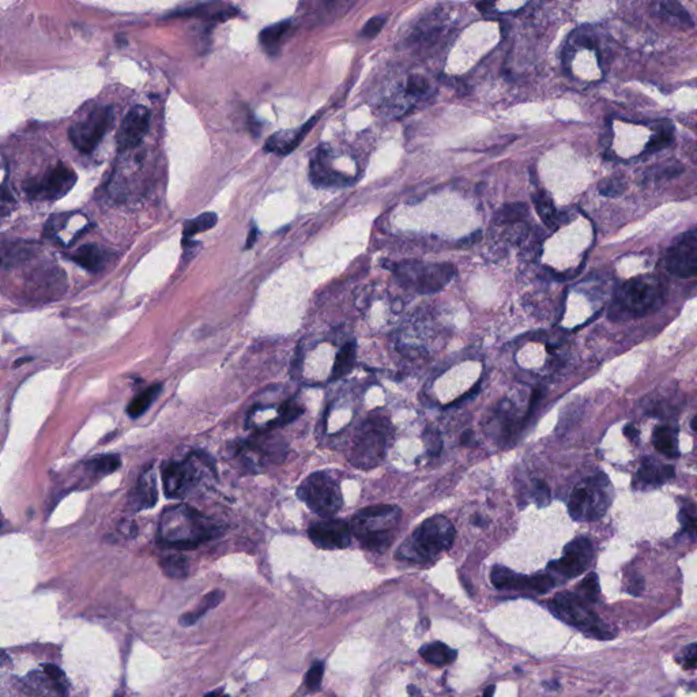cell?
I'll list each match as a JSON object with an SVG mask.
<instances>
[{"label": "cell", "mask_w": 697, "mask_h": 697, "mask_svg": "<svg viewBox=\"0 0 697 697\" xmlns=\"http://www.w3.org/2000/svg\"><path fill=\"white\" fill-rule=\"evenodd\" d=\"M218 533L212 520L185 504L166 508L158 524V541L178 549H194Z\"/></svg>", "instance_id": "cell-1"}, {"label": "cell", "mask_w": 697, "mask_h": 697, "mask_svg": "<svg viewBox=\"0 0 697 697\" xmlns=\"http://www.w3.org/2000/svg\"><path fill=\"white\" fill-rule=\"evenodd\" d=\"M454 539L455 527L451 520L436 515L422 522L402 544L396 556L401 560L423 564L450 549Z\"/></svg>", "instance_id": "cell-2"}, {"label": "cell", "mask_w": 697, "mask_h": 697, "mask_svg": "<svg viewBox=\"0 0 697 697\" xmlns=\"http://www.w3.org/2000/svg\"><path fill=\"white\" fill-rule=\"evenodd\" d=\"M402 512L395 505H373L361 509L352 520L350 530L360 544L373 551L389 549Z\"/></svg>", "instance_id": "cell-3"}, {"label": "cell", "mask_w": 697, "mask_h": 697, "mask_svg": "<svg viewBox=\"0 0 697 697\" xmlns=\"http://www.w3.org/2000/svg\"><path fill=\"white\" fill-rule=\"evenodd\" d=\"M664 300L665 285L658 278L637 276L618 289L610 315L613 319L640 318L659 308Z\"/></svg>", "instance_id": "cell-4"}, {"label": "cell", "mask_w": 697, "mask_h": 697, "mask_svg": "<svg viewBox=\"0 0 697 697\" xmlns=\"http://www.w3.org/2000/svg\"><path fill=\"white\" fill-rule=\"evenodd\" d=\"M613 500V487L606 474L598 472L573 487L568 509L578 522H595L603 518Z\"/></svg>", "instance_id": "cell-5"}, {"label": "cell", "mask_w": 697, "mask_h": 697, "mask_svg": "<svg viewBox=\"0 0 697 697\" xmlns=\"http://www.w3.org/2000/svg\"><path fill=\"white\" fill-rule=\"evenodd\" d=\"M551 613L568 625L580 630L590 637L609 640L613 633L607 625L597 616L585 600H582L576 593H560L548 603Z\"/></svg>", "instance_id": "cell-6"}, {"label": "cell", "mask_w": 697, "mask_h": 697, "mask_svg": "<svg viewBox=\"0 0 697 697\" xmlns=\"http://www.w3.org/2000/svg\"><path fill=\"white\" fill-rule=\"evenodd\" d=\"M389 425L384 418L371 417L355 436L349 460L360 470H371L382 463L387 451Z\"/></svg>", "instance_id": "cell-7"}, {"label": "cell", "mask_w": 697, "mask_h": 697, "mask_svg": "<svg viewBox=\"0 0 697 697\" xmlns=\"http://www.w3.org/2000/svg\"><path fill=\"white\" fill-rule=\"evenodd\" d=\"M398 282L407 289L421 294L438 292L454 278L451 264H428L420 261H404L394 269Z\"/></svg>", "instance_id": "cell-8"}, {"label": "cell", "mask_w": 697, "mask_h": 697, "mask_svg": "<svg viewBox=\"0 0 697 697\" xmlns=\"http://www.w3.org/2000/svg\"><path fill=\"white\" fill-rule=\"evenodd\" d=\"M297 496L322 518H331L342 508L343 496L338 482L325 471L310 474L297 489Z\"/></svg>", "instance_id": "cell-9"}, {"label": "cell", "mask_w": 697, "mask_h": 697, "mask_svg": "<svg viewBox=\"0 0 697 697\" xmlns=\"http://www.w3.org/2000/svg\"><path fill=\"white\" fill-rule=\"evenodd\" d=\"M205 466H212V463L203 453H195L181 462L166 463L163 469L165 496L176 500L185 497L199 484Z\"/></svg>", "instance_id": "cell-10"}, {"label": "cell", "mask_w": 697, "mask_h": 697, "mask_svg": "<svg viewBox=\"0 0 697 697\" xmlns=\"http://www.w3.org/2000/svg\"><path fill=\"white\" fill-rule=\"evenodd\" d=\"M114 124V111L101 108L89 114L85 120L75 123L68 136L72 145L82 153H92Z\"/></svg>", "instance_id": "cell-11"}, {"label": "cell", "mask_w": 697, "mask_h": 697, "mask_svg": "<svg viewBox=\"0 0 697 697\" xmlns=\"http://www.w3.org/2000/svg\"><path fill=\"white\" fill-rule=\"evenodd\" d=\"M77 183L75 172L65 163H58L38 180L25 184V191L31 198L44 200H58L68 194Z\"/></svg>", "instance_id": "cell-12"}, {"label": "cell", "mask_w": 697, "mask_h": 697, "mask_svg": "<svg viewBox=\"0 0 697 697\" xmlns=\"http://www.w3.org/2000/svg\"><path fill=\"white\" fill-rule=\"evenodd\" d=\"M593 557L594 549L591 541L587 536H578L566 546L561 558L549 564L551 575L553 578L558 576L563 579H573L590 567Z\"/></svg>", "instance_id": "cell-13"}, {"label": "cell", "mask_w": 697, "mask_h": 697, "mask_svg": "<svg viewBox=\"0 0 697 697\" xmlns=\"http://www.w3.org/2000/svg\"><path fill=\"white\" fill-rule=\"evenodd\" d=\"M666 269L673 276L692 278L697 274V233L695 229L682 233L667 249Z\"/></svg>", "instance_id": "cell-14"}, {"label": "cell", "mask_w": 697, "mask_h": 697, "mask_svg": "<svg viewBox=\"0 0 697 697\" xmlns=\"http://www.w3.org/2000/svg\"><path fill=\"white\" fill-rule=\"evenodd\" d=\"M490 582L499 590L531 591L535 594H546L556 585V579L551 573L526 576L502 566L493 567L490 572Z\"/></svg>", "instance_id": "cell-15"}, {"label": "cell", "mask_w": 697, "mask_h": 697, "mask_svg": "<svg viewBox=\"0 0 697 697\" xmlns=\"http://www.w3.org/2000/svg\"><path fill=\"white\" fill-rule=\"evenodd\" d=\"M310 541L320 549L337 551L350 545L352 530L345 520L328 519L313 523L308 530Z\"/></svg>", "instance_id": "cell-16"}, {"label": "cell", "mask_w": 697, "mask_h": 697, "mask_svg": "<svg viewBox=\"0 0 697 697\" xmlns=\"http://www.w3.org/2000/svg\"><path fill=\"white\" fill-rule=\"evenodd\" d=\"M150 112L146 107L136 105L123 119L117 132V146L120 150H130L138 146L148 131Z\"/></svg>", "instance_id": "cell-17"}, {"label": "cell", "mask_w": 697, "mask_h": 697, "mask_svg": "<svg viewBox=\"0 0 697 697\" xmlns=\"http://www.w3.org/2000/svg\"><path fill=\"white\" fill-rule=\"evenodd\" d=\"M316 120L318 117H312L309 121L297 130H283L273 134L264 145L266 151L279 156H286L292 153L293 150L301 144V141L306 138L310 129L315 126Z\"/></svg>", "instance_id": "cell-18"}, {"label": "cell", "mask_w": 697, "mask_h": 697, "mask_svg": "<svg viewBox=\"0 0 697 697\" xmlns=\"http://www.w3.org/2000/svg\"><path fill=\"white\" fill-rule=\"evenodd\" d=\"M157 500H158V490H157L156 471L153 468H148L142 472L136 487L131 493V507L135 511L148 509L156 505Z\"/></svg>", "instance_id": "cell-19"}, {"label": "cell", "mask_w": 697, "mask_h": 697, "mask_svg": "<svg viewBox=\"0 0 697 697\" xmlns=\"http://www.w3.org/2000/svg\"><path fill=\"white\" fill-rule=\"evenodd\" d=\"M310 180L315 185L323 188H341L352 183V178L331 169L325 154H319L310 163Z\"/></svg>", "instance_id": "cell-20"}, {"label": "cell", "mask_w": 697, "mask_h": 697, "mask_svg": "<svg viewBox=\"0 0 697 697\" xmlns=\"http://www.w3.org/2000/svg\"><path fill=\"white\" fill-rule=\"evenodd\" d=\"M674 477V468L646 458L637 471V481L643 487H659Z\"/></svg>", "instance_id": "cell-21"}, {"label": "cell", "mask_w": 697, "mask_h": 697, "mask_svg": "<svg viewBox=\"0 0 697 697\" xmlns=\"http://www.w3.org/2000/svg\"><path fill=\"white\" fill-rule=\"evenodd\" d=\"M74 263L81 266L82 269L90 271V273H98L102 270L108 260H109V252L102 249L96 244H89L78 248L74 254L68 256Z\"/></svg>", "instance_id": "cell-22"}, {"label": "cell", "mask_w": 697, "mask_h": 697, "mask_svg": "<svg viewBox=\"0 0 697 697\" xmlns=\"http://www.w3.org/2000/svg\"><path fill=\"white\" fill-rule=\"evenodd\" d=\"M224 598H225L224 591H221V590L211 591L207 595H205L202 598L200 603L195 607L194 610H191V612H188V613H185V615L180 617V620H178L180 625H183V627H193L202 617L206 616L207 612L215 609L224 600Z\"/></svg>", "instance_id": "cell-23"}, {"label": "cell", "mask_w": 697, "mask_h": 697, "mask_svg": "<svg viewBox=\"0 0 697 697\" xmlns=\"http://www.w3.org/2000/svg\"><path fill=\"white\" fill-rule=\"evenodd\" d=\"M420 655L425 662L431 665L445 666L454 664L458 658V651L441 642H433L422 646Z\"/></svg>", "instance_id": "cell-24"}, {"label": "cell", "mask_w": 697, "mask_h": 697, "mask_svg": "<svg viewBox=\"0 0 697 697\" xmlns=\"http://www.w3.org/2000/svg\"><path fill=\"white\" fill-rule=\"evenodd\" d=\"M677 435H679V432L673 426H669V425L658 426L654 431V438H652L655 448L661 454L666 455V456L677 458L680 455Z\"/></svg>", "instance_id": "cell-25"}, {"label": "cell", "mask_w": 697, "mask_h": 697, "mask_svg": "<svg viewBox=\"0 0 697 697\" xmlns=\"http://www.w3.org/2000/svg\"><path fill=\"white\" fill-rule=\"evenodd\" d=\"M355 364H356V343L347 342L345 346H342L341 350L335 357L330 379L340 380L342 377H345L346 374L353 371Z\"/></svg>", "instance_id": "cell-26"}, {"label": "cell", "mask_w": 697, "mask_h": 697, "mask_svg": "<svg viewBox=\"0 0 697 697\" xmlns=\"http://www.w3.org/2000/svg\"><path fill=\"white\" fill-rule=\"evenodd\" d=\"M534 200L535 210L538 212L539 218L546 227L554 230L558 227V212L554 207V203L551 200V196L545 191H538L533 195Z\"/></svg>", "instance_id": "cell-27"}, {"label": "cell", "mask_w": 697, "mask_h": 697, "mask_svg": "<svg viewBox=\"0 0 697 697\" xmlns=\"http://www.w3.org/2000/svg\"><path fill=\"white\" fill-rule=\"evenodd\" d=\"M161 389H163L161 384H153L148 389L142 391L139 395H136L127 407V414L131 418H139L141 416H144L150 409V406L153 405L154 401L158 398Z\"/></svg>", "instance_id": "cell-28"}, {"label": "cell", "mask_w": 697, "mask_h": 697, "mask_svg": "<svg viewBox=\"0 0 697 697\" xmlns=\"http://www.w3.org/2000/svg\"><path fill=\"white\" fill-rule=\"evenodd\" d=\"M289 28H291V21L276 22L274 25L264 28L259 36L261 47L267 50H276V47L281 44L282 38L285 37V34L289 31Z\"/></svg>", "instance_id": "cell-29"}, {"label": "cell", "mask_w": 697, "mask_h": 697, "mask_svg": "<svg viewBox=\"0 0 697 697\" xmlns=\"http://www.w3.org/2000/svg\"><path fill=\"white\" fill-rule=\"evenodd\" d=\"M217 221H218V217L212 211L203 212V214L195 217L193 220H188L185 222V225H184V229H183L184 240H191L195 234L202 233V232H206V230H209L211 227H215L217 225Z\"/></svg>", "instance_id": "cell-30"}, {"label": "cell", "mask_w": 697, "mask_h": 697, "mask_svg": "<svg viewBox=\"0 0 697 697\" xmlns=\"http://www.w3.org/2000/svg\"><path fill=\"white\" fill-rule=\"evenodd\" d=\"M163 573L173 579H184L190 572V563L181 554H168L160 561Z\"/></svg>", "instance_id": "cell-31"}, {"label": "cell", "mask_w": 697, "mask_h": 697, "mask_svg": "<svg viewBox=\"0 0 697 697\" xmlns=\"http://www.w3.org/2000/svg\"><path fill=\"white\" fill-rule=\"evenodd\" d=\"M527 215H529V207L524 203L505 205L503 209H500L496 214V224L497 225L522 224L524 222Z\"/></svg>", "instance_id": "cell-32"}, {"label": "cell", "mask_w": 697, "mask_h": 697, "mask_svg": "<svg viewBox=\"0 0 697 697\" xmlns=\"http://www.w3.org/2000/svg\"><path fill=\"white\" fill-rule=\"evenodd\" d=\"M120 465L121 460L117 455H101L87 463V469L98 477H104L114 472L120 468Z\"/></svg>", "instance_id": "cell-33"}, {"label": "cell", "mask_w": 697, "mask_h": 697, "mask_svg": "<svg viewBox=\"0 0 697 697\" xmlns=\"http://www.w3.org/2000/svg\"><path fill=\"white\" fill-rule=\"evenodd\" d=\"M582 600L587 603H595L600 598V580L597 573L591 572L588 573L580 584L578 585V593H576Z\"/></svg>", "instance_id": "cell-34"}, {"label": "cell", "mask_w": 697, "mask_h": 697, "mask_svg": "<svg viewBox=\"0 0 697 697\" xmlns=\"http://www.w3.org/2000/svg\"><path fill=\"white\" fill-rule=\"evenodd\" d=\"M301 413H303V407L298 405L297 402L289 401L285 405L281 406L278 417H276V420L270 422L266 428L267 429H271V428H276V426H282V425L291 423L296 418H298L301 416Z\"/></svg>", "instance_id": "cell-35"}, {"label": "cell", "mask_w": 697, "mask_h": 697, "mask_svg": "<svg viewBox=\"0 0 697 697\" xmlns=\"http://www.w3.org/2000/svg\"><path fill=\"white\" fill-rule=\"evenodd\" d=\"M673 136H674L673 127L670 124L669 126H664L661 130L658 131L649 139L647 147H646V151L647 153H657V151L665 148V147L669 146L673 142Z\"/></svg>", "instance_id": "cell-36"}, {"label": "cell", "mask_w": 697, "mask_h": 697, "mask_svg": "<svg viewBox=\"0 0 697 697\" xmlns=\"http://www.w3.org/2000/svg\"><path fill=\"white\" fill-rule=\"evenodd\" d=\"M41 670L48 676L49 679L53 681L55 684V688H56V693L59 695H67L68 693V682H67V679H65V674L63 673L62 669H59L56 665H50V664H47V665L41 666Z\"/></svg>", "instance_id": "cell-37"}, {"label": "cell", "mask_w": 697, "mask_h": 697, "mask_svg": "<svg viewBox=\"0 0 697 697\" xmlns=\"http://www.w3.org/2000/svg\"><path fill=\"white\" fill-rule=\"evenodd\" d=\"M662 6H664V11H666L669 16L676 18L679 22H681L684 25L693 26L692 18L677 0H664Z\"/></svg>", "instance_id": "cell-38"}, {"label": "cell", "mask_w": 697, "mask_h": 697, "mask_svg": "<svg viewBox=\"0 0 697 697\" xmlns=\"http://www.w3.org/2000/svg\"><path fill=\"white\" fill-rule=\"evenodd\" d=\"M429 82L421 75H411L406 83V93L413 97H422L429 92Z\"/></svg>", "instance_id": "cell-39"}, {"label": "cell", "mask_w": 697, "mask_h": 697, "mask_svg": "<svg viewBox=\"0 0 697 697\" xmlns=\"http://www.w3.org/2000/svg\"><path fill=\"white\" fill-rule=\"evenodd\" d=\"M624 188H625L624 180L616 178H605L600 181V185H598L600 194L603 195V196H610V198H615V196L622 194Z\"/></svg>", "instance_id": "cell-40"}, {"label": "cell", "mask_w": 697, "mask_h": 697, "mask_svg": "<svg viewBox=\"0 0 697 697\" xmlns=\"http://www.w3.org/2000/svg\"><path fill=\"white\" fill-rule=\"evenodd\" d=\"M323 674H325V665L320 662L315 664L309 669L307 679H306V685H307L309 691L316 692L320 689V685L323 681Z\"/></svg>", "instance_id": "cell-41"}, {"label": "cell", "mask_w": 697, "mask_h": 697, "mask_svg": "<svg viewBox=\"0 0 697 697\" xmlns=\"http://www.w3.org/2000/svg\"><path fill=\"white\" fill-rule=\"evenodd\" d=\"M680 522H681L682 529L692 535V538H695V533H696V514H695V508L693 505L691 507V509L688 507L682 508L681 512H680Z\"/></svg>", "instance_id": "cell-42"}, {"label": "cell", "mask_w": 697, "mask_h": 697, "mask_svg": "<svg viewBox=\"0 0 697 697\" xmlns=\"http://www.w3.org/2000/svg\"><path fill=\"white\" fill-rule=\"evenodd\" d=\"M533 497L538 507H545L551 502V489L544 481L536 480L533 487Z\"/></svg>", "instance_id": "cell-43"}, {"label": "cell", "mask_w": 697, "mask_h": 697, "mask_svg": "<svg viewBox=\"0 0 697 697\" xmlns=\"http://www.w3.org/2000/svg\"><path fill=\"white\" fill-rule=\"evenodd\" d=\"M386 25V18L384 16H373L371 18L365 26L362 28L361 31V36L365 37V38H373L376 37L379 33L382 32V29L384 28Z\"/></svg>", "instance_id": "cell-44"}, {"label": "cell", "mask_w": 697, "mask_h": 697, "mask_svg": "<svg viewBox=\"0 0 697 697\" xmlns=\"http://www.w3.org/2000/svg\"><path fill=\"white\" fill-rule=\"evenodd\" d=\"M423 441H425V445H426V450H428L429 454L438 455V453L441 451L443 441H441V438H440L438 431L428 429L423 433Z\"/></svg>", "instance_id": "cell-45"}, {"label": "cell", "mask_w": 697, "mask_h": 697, "mask_svg": "<svg viewBox=\"0 0 697 697\" xmlns=\"http://www.w3.org/2000/svg\"><path fill=\"white\" fill-rule=\"evenodd\" d=\"M684 661H682V665L686 669V670H691V669H695L697 664V646L696 643H692L689 644L686 649H684Z\"/></svg>", "instance_id": "cell-46"}, {"label": "cell", "mask_w": 697, "mask_h": 697, "mask_svg": "<svg viewBox=\"0 0 697 697\" xmlns=\"http://www.w3.org/2000/svg\"><path fill=\"white\" fill-rule=\"evenodd\" d=\"M643 587H644V580L642 578H633V583L631 584L630 591L632 593L633 595H639L640 591L643 590Z\"/></svg>", "instance_id": "cell-47"}, {"label": "cell", "mask_w": 697, "mask_h": 697, "mask_svg": "<svg viewBox=\"0 0 697 697\" xmlns=\"http://www.w3.org/2000/svg\"><path fill=\"white\" fill-rule=\"evenodd\" d=\"M624 433L631 438V440H637L639 438V431L633 426V425H628L625 429H624Z\"/></svg>", "instance_id": "cell-48"}, {"label": "cell", "mask_w": 697, "mask_h": 697, "mask_svg": "<svg viewBox=\"0 0 697 697\" xmlns=\"http://www.w3.org/2000/svg\"><path fill=\"white\" fill-rule=\"evenodd\" d=\"M120 530L124 533V535H134L135 534V531H136L135 530V526L132 524V522L127 523V524H121L120 526Z\"/></svg>", "instance_id": "cell-49"}, {"label": "cell", "mask_w": 697, "mask_h": 697, "mask_svg": "<svg viewBox=\"0 0 697 697\" xmlns=\"http://www.w3.org/2000/svg\"><path fill=\"white\" fill-rule=\"evenodd\" d=\"M256 234H258V230H256V229L254 227V229H252V230L249 232V234H248V240H247V248H251V247H252V244L256 242V239H258V236H256Z\"/></svg>", "instance_id": "cell-50"}, {"label": "cell", "mask_w": 697, "mask_h": 697, "mask_svg": "<svg viewBox=\"0 0 697 697\" xmlns=\"http://www.w3.org/2000/svg\"><path fill=\"white\" fill-rule=\"evenodd\" d=\"M7 666H11V659L6 652L0 651V667H7Z\"/></svg>", "instance_id": "cell-51"}, {"label": "cell", "mask_w": 697, "mask_h": 697, "mask_svg": "<svg viewBox=\"0 0 697 697\" xmlns=\"http://www.w3.org/2000/svg\"><path fill=\"white\" fill-rule=\"evenodd\" d=\"M471 438H472V432H471V431L465 432V433H463V436H462V444H469V443L471 441Z\"/></svg>", "instance_id": "cell-52"}, {"label": "cell", "mask_w": 697, "mask_h": 697, "mask_svg": "<svg viewBox=\"0 0 697 697\" xmlns=\"http://www.w3.org/2000/svg\"><path fill=\"white\" fill-rule=\"evenodd\" d=\"M495 693V685H489L487 688V691L484 692V696H492Z\"/></svg>", "instance_id": "cell-53"}, {"label": "cell", "mask_w": 697, "mask_h": 697, "mask_svg": "<svg viewBox=\"0 0 697 697\" xmlns=\"http://www.w3.org/2000/svg\"><path fill=\"white\" fill-rule=\"evenodd\" d=\"M695 423H696V417H693V420H692V425H691V426H692V431H693V432H696V425H695Z\"/></svg>", "instance_id": "cell-54"}, {"label": "cell", "mask_w": 697, "mask_h": 697, "mask_svg": "<svg viewBox=\"0 0 697 697\" xmlns=\"http://www.w3.org/2000/svg\"><path fill=\"white\" fill-rule=\"evenodd\" d=\"M3 526V519H1V514H0V527Z\"/></svg>", "instance_id": "cell-55"}, {"label": "cell", "mask_w": 697, "mask_h": 697, "mask_svg": "<svg viewBox=\"0 0 697 697\" xmlns=\"http://www.w3.org/2000/svg\"><path fill=\"white\" fill-rule=\"evenodd\" d=\"M327 1H331V0H327Z\"/></svg>", "instance_id": "cell-56"}]
</instances>
